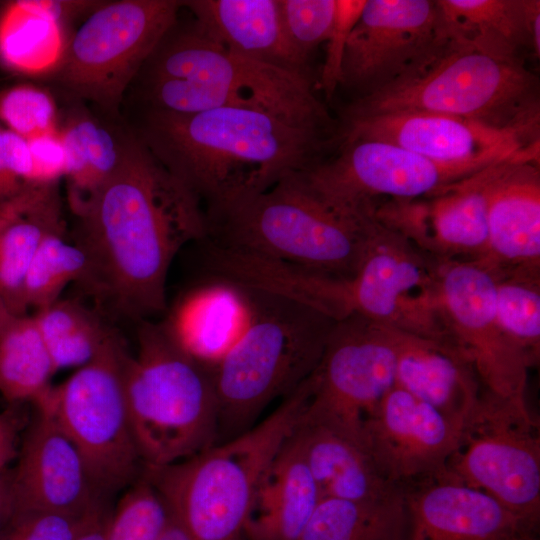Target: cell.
<instances>
[{
	"instance_id": "1",
	"label": "cell",
	"mask_w": 540,
	"mask_h": 540,
	"mask_svg": "<svg viewBox=\"0 0 540 540\" xmlns=\"http://www.w3.org/2000/svg\"><path fill=\"white\" fill-rule=\"evenodd\" d=\"M76 217L74 242L89 265L82 284L114 313L137 322L166 310L172 261L208 234L199 201L134 130L118 168Z\"/></svg>"
},
{
	"instance_id": "2",
	"label": "cell",
	"mask_w": 540,
	"mask_h": 540,
	"mask_svg": "<svg viewBox=\"0 0 540 540\" xmlns=\"http://www.w3.org/2000/svg\"><path fill=\"white\" fill-rule=\"evenodd\" d=\"M134 132L192 192L206 217L311 169L337 142L334 128L252 107L143 111Z\"/></svg>"
},
{
	"instance_id": "3",
	"label": "cell",
	"mask_w": 540,
	"mask_h": 540,
	"mask_svg": "<svg viewBox=\"0 0 540 540\" xmlns=\"http://www.w3.org/2000/svg\"><path fill=\"white\" fill-rule=\"evenodd\" d=\"M313 85L309 79L230 51L194 18L182 23L178 17L130 88L143 111L194 114L252 107L334 128Z\"/></svg>"
},
{
	"instance_id": "4",
	"label": "cell",
	"mask_w": 540,
	"mask_h": 540,
	"mask_svg": "<svg viewBox=\"0 0 540 540\" xmlns=\"http://www.w3.org/2000/svg\"><path fill=\"white\" fill-rule=\"evenodd\" d=\"M303 172L206 217V240L320 274L353 276L376 216L327 200Z\"/></svg>"
},
{
	"instance_id": "5",
	"label": "cell",
	"mask_w": 540,
	"mask_h": 540,
	"mask_svg": "<svg viewBox=\"0 0 540 540\" xmlns=\"http://www.w3.org/2000/svg\"><path fill=\"white\" fill-rule=\"evenodd\" d=\"M243 287L249 299L244 327L209 366L219 442L250 429L271 402L288 396L316 371L336 322L286 297Z\"/></svg>"
},
{
	"instance_id": "6",
	"label": "cell",
	"mask_w": 540,
	"mask_h": 540,
	"mask_svg": "<svg viewBox=\"0 0 540 540\" xmlns=\"http://www.w3.org/2000/svg\"><path fill=\"white\" fill-rule=\"evenodd\" d=\"M313 374L262 422L196 455L143 468L192 540H242L257 487L313 394Z\"/></svg>"
},
{
	"instance_id": "7",
	"label": "cell",
	"mask_w": 540,
	"mask_h": 540,
	"mask_svg": "<svg viewBox=\"0 0 540 540\" xmlns=\"http://www.w3.org/2000/svg\"><path fill=\"white\" fill-rule=\"evenodd\" d=\"M399 111L450 115L539 141V82L521 59L448 38L408 76L357 98L345 119Z\"/></svg>"
},
{
	"instance_id": "8",
	"label": "cell",
	"mask_w": 540,
	"mask_h": 540,
	"mask_svg": "<svg viewBox=\"0 0 540 540\" xmlns=\"http://www.w3.org/2000/svg\"><path fill=\"white\" fill-rule=\"evenodd\" d=\"M124 388L143 468L190 458L218 441V403L210 367L186 352L164 322L138 321Z\"/></svg>"
},
{
	"instance_id": "9",
	"label": "cell",
	"mask_w": 540,
	"mask_h": 540,
	"mask_svg": "<svg viewBox=\"0 0 540 540\" xmlns=\"http://www.w3.org/2000/svg\"><path fill=\"white\" fill-rule=\"evenodd\" d=\"M314 305L335 321L360 315L455 347L443 312L437 262L378 219L357 272L321 277Z\"/></svg>"
},
{
	"instance_id": "10",
	"label": "cell",
	"mask_w": 540,
	"mask_h": 540,
	"mask_svg": "<svg viewBox=\"0 0 540 540\" xmlns=\"http://www.w3.org/2000/svg\"><path fill=\"white\" fill-rule=\"evenodd\" d=\"M128 354L123 339L114 331L90 362L35 401L51 412L106 499L129 487L143 469L125 396Z\"/></svg>"
},
{
	"instance_id": "11",
	"label": "cell",
	"mask_w": 540,
	"mask_h": 540,
	"mask_svg": "<svg viewBox=\"0 0 540 540\" xmlns=\"http://www.w3.org/2000/svg\"><path fill=\"white\" fill-rule=\"evenodd\" d=\"M182 1L103 2L70 36L53 73L75 97L117 116L134 79L179 17Z\"/></svg>"
},
{
	"instance_id": "12",
	"label": "cell",
	"mask_w": 540,
	"mask_h": 540,
	"mask_svg": "<svg viewBox=\"0 0 540 540\" xmlns=\"http://www.w3.org/2000/svg\"><path fill=\"white\" fill-rule=\"evenodd\" d=\"M445 473L488 494L538 530L539 423L527 405L482 389Z\"/></svg>"
},
{
	"instance_id": "13",
	"label": "cell",
	"mask_w": 540,
	"mask_h": 540,
	"mask_svg": "<svg viewBox=\"0 0 540 540\" xmlns=\"http://www.w3.org/2000/svg\"><path fill=\"white\" fill-rule=\"evenodd\" d=\"M336 154L303 174L324 198L371 214L378 200L435 196L486 167L444 165L395 144L376 139L339 141Z\"/></svg>"
},
{
	"instance_id": "14",
	"label": "cell",
	"mask_w": 540,
	"mask_h": 540,
	"mask_svg": "<svg viewBox=\"0 0 540 540\" xmlns=\"http://www.w3.org/2000/svg\"><path fill=\"white\" fill-rule=\"evenodd\" d=\"M441 302L453 344L473 367L483 389L526 403L530 368L505 335L495 309V278L479 261L437 262Z\"/></svg>"
},
{
	"instance_id": "15",
	"label": "cell",
	"mask_w": 540,
	"mask_h": 540,
	"mask_svg": "<svg viewBox=\"0 0 540 540\" xmlns=\"http://www.w3.org/2000/svg\"><path fill=\"white\" fill-rule=\"evenodd\" d=\"M395 365L388 327L360 315L336 321L313 374L307 413L361 442L363 421L395 385Z\"/></svg>"
},
{
	"instance_id": "16",
	"label": "cell",
	"mask_w": 540,
	"mask_h": 540,
	"mask_svg": "<svg viewBox=\"0 0 540 540\" xmlns=\"http://www.w3.org/2000/svg\"><path fill=\"white\" fill-rule=\"evenodd\" d=\"M438 1L366 0L342 64L358 98L384 89L427 63L446 42Z\"/></svg>"
},
{
	"instance_id": "17",
	"label": "cell",
	"mask_w": 540,
	"mask_h": 540,
	"mask_svg": "<svg viewBox=\"0 0 540 540\" xmlns=\"http://www.w3.org/2000/svg\"><path fill=\"white\" fill-rule=\"evenodd\" d=\"M32 404L34 414L17 462L2 478L1 520L28 511L85 516L107 505L77 448L51 412L40 402Z\"/></svg>"
},
{
	"instance_id": "18",
	"label": "cell",
	"mask_w": 540,
	"mask_h": 540,
	"mask_svg": "<svg viewBox=\"0 0 540 540\" xmlns=\"http://www.w3.org/2000/svg\"><path fill=\"white\" fill-rule=\"evenodd\" d=\"M461 430L394 385L363 421L361 442L379 473L404 489L445 473Z\"/></svg>"
},
{
	"instance_id": "19",
	"label": "cell",
	"mask_w": 540,
	"mask_h": 540,
	"mask_svg": "<svg viewBox=\"0 0 540 540\" xmlns=\"http://www.w3.org/2000/svg\"><path fill=\"white\" fill-rule=\"evenodd\" d=\"M496 163L435 196L378 204L375 215L435 262L480 261L488 250L489 185Z\"/></svg>"
},
{
	"instance_id": "20",
	"label": "cell",
	"mask_w": 540,
	"mask_h": 540,
	"mask_svg": "<svg viewBox=\"0 0 540 540\" xmlns=\"http://www.w3.org/2000/svg\"><path fill=\"white\" fill-rule=\"evenodd\" d=\"M386 141L434 162L488 167L539 144L518 133L450 115L399 111L345 119L338 142Z\"/></svg>"
},
{
	"instance_id": "21",
	"label": "cell",
	"mask_w": 540,
	"mask_h": 540,
	"mask_svg": "<svg viewBox=\"0 0 540 540\" xmlns=\"http://www.w3.org/2000/svg\"><path fill=\"white\" fill-rule=\"evenodd\" d=\"M407 540H533L538 530L488 494L446 473L404 488Z\"/></svg>"
},
{
	"instance_id": "22",
	"label": "cell",
	"mask_w": 540,
	"mask_h": 540,
	"mask_svg": "<svg viewBox=\"0 0 540 540\" xmlns=\"http://www.w3.org/2000/svg\"><path fill=\"white\" fill-rule=\"evenodd\" d=\"M490 268L540 267L539 144L493 166L488 197Z\"/></svg>"
},
{
	"instance_id": "23",
	"label": "cell",
	"mask_w": 540,
	"mask_h": 540,
	"mask_svg": "<svg viewBox=\"0 0 540 540\" xmlns=\"http://www.w3.org/2000/svg\"><path fill=\"white\" fill-rule=\"evenodd\" d=\"M389 331L396 356L395 386L462 429L483 389L471 364L451 345Z\"/></svg>"
},
{
	"instance_id": "24",
	"label": "cell",
	"mask_w": 540,
	"mask_h": 540,
	"mask_svg": "<svg viewBox=\"0 0 540 540\" xmlns=\"http://www.w3.org/2000/svg\"><path fill=\"white\" fill-rule=\"evenodd\" d=\"M196 22L230 51L312 81L284 33L278 0L182 1Z\"/></svg>"
},
{
	"instance_id": "25",
	"label": "cell",
	"mask_w": 540,
	"mask_h": 540,
	"mask_svg": "<svg viewBox=\"0 0 540 540\" xmlns=\"http://www.w3.org/2000/svg\"><path fill=\"white\" fill-rule=\"evenodd\" d=\"M293 434L321 498L370 502L404 492L379 473L360 441L306 410Z\"/></svg>"
},
{
	"instance_id": "26",
	"label": "cell",
	"mask_w": 540,
	"mask_h": 540,
	"mask_svg": "<svg viewBox=\"0 0 540 540\" xmlns=\"http://www.w3.org/2000/svg\"><path fill=\"white\" fill-rule=\"evenodd\" d=\"M293 433L257 487L244 540H299L321 500Z\"/></svg>"
},
{
	"instance_id": "27",
	"label": "cell",
	"mask_w": 540,
	"mask_h": 540,
	"mask_svg": "<svg viewBox=\"0 0 540 540\" xmlns=\"http://www.w3.org/2000/svg\"><path fill=\"white\" fill-rule=\"evenodd\" d=\"M448 38L486 52L521 59L524 49L540 54V1L437 0Z\"/></svg>"
},
{
	"instance_id": "28",
	"label": "cell",
	"mask_w": 540,
	"mask_h": 540,
	"mask_svg": "<svg viewBox=\"0 0 540 540\" xmlns=\"http://www.w3.org/2000/svg\"><path fill=\"white\" fill-rule=\"evenodd\" d=\"M248 312L243 286L210 278L181 299L163 322L186 352L210 366L235 341Z\"/></svg>"
},
{
	"instance_id": "29",
	"label": "cell",
	"mask_w": 540,
	"mask_h": 540,
	"mask_svg": "<svg viewBox=\"0 0 540 540\" xmlns=\"http://www.w3.org/2000/svg\"><path fill=\"white\" fill-rule=\"evenodd\" d=\"M59 132L66 153L67 198L77 216L120 165L131 130L76 113Z\"/></svg>"
},
{
	"instance_id": "30",
	"label": "cell",
	"mask_w": 540,
	"mask_h": 540,
	"mask_svg": "<svg viewBox=\"0 0 540 540\" xmlns=\"http://www.w3.org/2000/svg\"><path fill=\"white\" fill-rule=\"evenodd\" d=\"M69 39L67 30L36 0L12 2L0 15V60L13 71L54 73Z\"/></svg>"
},
{
	"instance_id": "31",
	"label": "cell",
	"mask_w": 540,
	"mask_h": 540,
	"mask_svg": "<svg viewBox=\"0 0 540 540\" xmlns=\"http://www.w3.org/2000/svg\"><path fill=\"white\" fill-rule=\"evenodd\" d=\"M409 528L405 491L370 502L325 497L299 540H407Z\"/></svg>"
},
{
	"instance_id": "32",
	"label": "cell",
	"mask_w": 540,
	"mask_h": 540,
	"mask_svg": "<svg viewBox=\"0 0 540 540\" xmlns=\"http://www.w3.org/2000/svg\"><path fill=\"white\" fill-rule=\"evenodd\" d=\"M65 229L56 186L45 198L0 231V297L13 315L27 314L25 278L43 240Z\"/></svg>"
},
{
	"instance_id": "33",
	"label": "cell",
	"mask_w": 540,
	"mask_h": 540,
	"mask_svg": "<svg viewBox=\"0 0 540 540\" xmlns=\"http://www.w3.org/2000/svg\"><path fill=\"white\" fill-rule=\"evenodd\" d=\"M56 372L33 315H11L0 331V394L11 405L33 403Z\"/></svg>"
},
{
	"instance_id": "34",
	"label": "cell",
	"mask_w": 540,
	"mask_h": 540,
	"mask_svg": "<svg viewBox=\"0 0 540 540\" xmlns=\"http://www.w3.org/2000/svg\"><path fill=\"white\" fill-rule=\"evenodd\" d=\"M56 370L90 362L114 330L79 301L58 299L33 314Z\"/></svg>"
},
{
	"instance_id": "35",
	"label": "cell",
	"mask_w": 540,
	"mask_h": 540,
	"mask_svg": "<svg viewBox=\"0 0 540 540\" xmlns=\"http://www.w3.org/2000/svg\"><path fill=\"white\" fill-rule=\"evenodd\" d=\"M491 269L501 328L534 367L540 359V267Z\"/></svg>"
},
{
	"instance_id": "36",
	"label": "cell",
	"mask_w": 540,
	"mask_h": 540,
	"mask_svg": "<svg viewBox=\"0 0 540 540\" xmlns=\"http://www.w3.org/2000/svg\"><path fill=\"white\" fill-rule=\"evenodd\" d=\"M88 266L84 249L65 239V229L49 234L36 252L25 278L26 310L44 308L60 299L68 284L83 283Z\"/></svg>"
},
{
	"instance_id": "37",
	"label": "cell",
	"mask_w": 540,
	"mask_h": 540,
	"mask_svg": "<svg viewBox=\"0 0 540 540\" xmlns=\"http://www.w3.org/2000/svg\"><path fill=\"white\" fill-rule=\"evenodd\" d=\"M169 518L163 497L141 473L110 512L105 540H159Z\"/></svg>"
},
{
	"instance_id": "38",
	"label": "cell",
	"mask_w": 540,
	"mask_h": 540,
	"mask_svg": "<svg viewBox=\"0 0 540 540\" xmlns=\"http://www.w3.org/2000/svg\"><path fill=\"white\" fill-rule=\"evenodd\" d=\"M0 122L26 140L59 130L53 97L32 85H17L0 95Z\"/></svg>"
},
{
	"instance_id": "39",
	"label": "cell",
	"mask_w": 540,
	"mask_h": 540,
	"mask_svg": "<svg viewBox=\"0 0 540 540\" xmlns=\"http://www.w3.org/2000/svg\"><path fill=\"white\" fill-rule=\"evenodd\" d=\"M278 5L289 44L309 64L311 55L330 35L336 0H278Z\"/></svg>"
},
{
	"instance_id": "40",
	"label": "cell",
	"mask_w": 540,
	"mask_h": 540,
	"mask_svg": "<svg viewBox=\"0 0 540 540\" xmlns=\"http://www.w3.org/2000/svg\"><path fill=\"white\" fill-rule=\"evenodd\" d=\"M104 506L85 516L45 511L13 514L0 521V540H76L91 517Z\"/></svg>"
},
{
	"instance_id": "41",
	"label": "cell",
	"mask_w": 540,
	"mask_h": 540,
	"mask_svg": "<svg viewBox=\"0 0 540 540\" xmlns=\"http://www.w3.org/2000/svg\"><path fill=\"white\" fill-rule=\"evenodd\" d=\"M365 3L366 0H336L334 22L326 41V54L319 78V88L327 99L341 84L347 41Z\"/></svg>"
},
{
	"instance_id": "42",
	"label": "cell",
	"mask_w": 540,
	"mask_h": 540,
	"mask_svg": "<svg viewBox=\"0 0 540 540\" xmlns=\"http://www.w3.org/2000/svg\"><path fill=\"white\" fill-rule=\"evenodd\" d=\"M34 183V169L26 139L0 126V203Z\"/></svg>"
},
{
	"instance_id": "43",
	"label": "cell",
	"mask_w": 540,
	"mask_h": 540,
	"mask_svg": "<svg viewBox=\"0 0 540 540\" xmlns=\"http://www.w3.org/2000/svg\"><path fill=\"white\" fill-rule=\"evenodd\" d=\"M37 185L58 183L66 172V153L59 130L27 140Z\"/></svg>"
},
{
	"instance_id": "44",
	"label": "cell",
	"mask_w": 540,
	"mask_h": 540,
	"mask_svg": "<svg viewBox=\"0 0 540 540\" xmlns=\"http://www.w3.org/2000/svg\"><path fill=\"white\" fill-rule=\"evenodd\" d=\"M55 186L56 184L29 185L16 196L0 203V231L45 198Z\"/></svg>"
},
{
	"instance_id": "45",
	"label": "cell",
	"mask_w": 540,
	"mask_h": 540,
	"mask_svg": "<svg viewBox=\"0 0 540 540\" xmlns=\"http://www.w3.org/2000/svg\"><path fill=\"white\" fill-rule=\"evenodd\" d=\"M23 418L14 407L0 412V474L18 455V438Z\"/></svg>"
},
{
	"instance_id": "46",
	"label": "cell",
	"mask_w": 540,
	"mask_h": 540,
	"mask_svg": "<svg viewBox=\"0 0 540 540\" xmlns=\"http://www.w3.org/2000/svg\"><path fill=\"white\" fill-rule=\"evenodd\" d=\"M110 512L108 505L99 509L91 517L76 540H105L106 525Z\"/></svg>"
},
{
	"instance_id": "47",
	"label": "cell",
	"mask_w": 540,
	"mask_h": 540,
	"mask_svg": "<svg viewBox=\"0 0 540 540\" xmlns=\"http://www.w3.org/2000/svg\"><path fill=\"white\" fill-rule=\"evenodd\" d=\"M159 540H192L183 526L170 513V518Z\"/></svg>"
},
{
	"instance_id": "48",
	"label": "cell",
	"mask_w": 540,
	"mask_h": 540,
	"mask_svg": "<svg viewBox=\"0 0 540 540\" xmlns=\"http://www.w3.org/2000/svg\"><path fill=\"white\" fill-rule=\"evenodd\" d=\"M11 315L13 314H11V312L8 310L7 306L0 297V331Z\"/></svg>"
},
{
	"instance_id": "49",
	"label": "cell",
	"mask_w": 540,
	"mask_h": 540,
	"mask_svg": "<svg viewBox=\"0 0 540 540\" xmlns=\"http://www.w3.org/2000/svg\"><path fill=\"white\" fill-rule=\"evenodd\" d=\"M1 498H2V477L0 476V505H1Z\"/></svg>"
},
{
	"instance_id": "50",
	"label": "cell",
	"mask_w": 540,
	"mask_h": 540,
	"mask_svg": "<svg viewBox=\"0 0 540 540\" xmlns=\"http://www.w3.org/2000/svg\"><path fill=\"white\" fill-rule=\"evenodd\" d=\"M533 540H539V539L537 538V539H533Z\"/></svg>"
},
{
	"instance_id": "51",
	"label": "cell",
	"mask_w": 540,
	"mask_h": 540,
	"mask_svg": "<svg viewBox=\"0 0 540 540\" xmlns=\"http://www.w3.org/2000/svg\"><path fill=\"white\" fill-rule=\"evenodd\" d=\"M0 521H1V517H0Z\"/></svg>"
},
{
	"instance_id": "52",
	"label": "cell",
	"mask_w": 540,
	"mask_h": 540,
	"mask_svg": "<svg viewBox=\"0 0 540 540\" xmlns=\"http://www.w3.org/2000/svg\"><path fill=\"white\" fill-rule=\"evenodd\" d=\"M242 540H244V539H242Z\"/></svg>"
}]
</instances>
